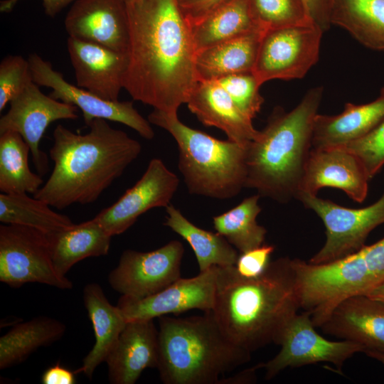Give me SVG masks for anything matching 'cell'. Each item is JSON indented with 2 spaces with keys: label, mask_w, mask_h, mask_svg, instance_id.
<instances>
[{
  "label": "cell",
  "mask_w": 384,
  "mask_h": 384,
  "mask_svg": "<svg viewBox=\"0 0 384 384\" xmlns=\"http://www.w3.org/2000/svg\"><path fill=\"white\" fill-rule=\"evenodd\" d=\"M0 119V134L14 131L28 144L33 164L41 176L48 171L47 155L40 142L48 127L60 119H76L78 108L43 94L33 80L9 102Z\"/></svg>",
  "instance_id": "4fadbf2b"
},
{
  "label": "cell",
  "mask_w": 384,
  "mask_h": 384,
  "mask_svg": "<svg viewBox=\"0 0 384 384\" xmlns=\"http://www.w3.org/2000/svg\"><path fill=\"white\" fill-rule=\"evenodd\" d=\"M67 47L77 86L105 100L117 101L123 88L127 53L71 36Z\"/></svg>",
  "instance_id": "ac0fdd59"
},
{
  "label": "cell",
  "mask_w": 384,
  "mask_h": 384,
  "mask_svg": "<svg viewBox=\"0 0 384 384\" xmlns=\"http://www.w3.org/2000/svg\"><path fill=\"white\" fill-rule=\"evenodd\" d=\"M28 193H0V221L51 234L74 224L70 218Z\"/></svg>",
  "instance_id": "1f68e13d"
},
{
  "label": "cell",
  "mask_w": 384,
  "mask_h": 384,
  "mask_svg": "<svg viewBox=\"0 0 384 384\" xmlns=\"http://www.w3.org/2000/svg\"><path fill=\"white\" fill-rule=\"evenodd\" d=\"M186 104L203 124L222 130L230 141L247 145L259 134L252 119L241 111L216 80H198Z\"/></svg>",
  "instance_id": "44dd1931"
},
{
  "label": "cell",
  "mask_w": 384,
  "mask_h": 384,
  "mask_svg": "<svg viewBox=\"0 0 384 384\" xmlns=\"http://www.w3.org/2000/svg\"><path fill=\"white\" fill-rule=\"evenodd\" d=\"M127 1H129V0H127Z\"/></svg>",
  "instance_id": "f6af8a7d"
},
{
  "label": "cell",
  "mask_w": 384,
  "mask_h": 384,
  "mask_svg": "<svg viewBox=\"0 0 384 384\" xmlns=\"http://www.w3.org/2000/svg\"><path fill=\"white\" fill-rule=\"evenodd\" d=\"M274 250L273 245L263 244L240 253L235 265L237 272L246 278L260 276L270 262V257Z\"/></svg>",
  "instance_id": "8d00e7d4"
},
{
  "label": "cell",
  "mask_w": 384,
  "mask_h": 384,
  "mask_svg": "<svg viewBox=\"0 0 384 384\" xmlns=\"http://www.w3.org/2000/svg\"><path fill=\"white\" fill-rule=\"evenodd\" d=\"M165 208L166 216L164 225L190 245L200 272L213 266L235 265L239 256L238 250L223 235L195 225L171 204Z\"/></svg>",
  "instance_id": "83f0119b"
},
{
  "label": "cell",
  "mask_w": 384,
  "mask_h": 384,
  "mask_svg": "<svg viewBox=\"0 0 384 384\" xmlns=\"http://www.w3.org/2000/svg\"><path fill=\"white\" fill-rule=\"evenodd\" d=\"M260 196L243 199L238 206L213 218L214 229L240 253L264 244L267 230L257 223Z\"/></svg>",
  "instance_id": "4dcf8cb0"
},
{
  "label": "cell",
  "mask_w": 384,
  "mask_h": 384,
  "mask_svg": "<svg viewBox=\"0 0 384 384\" xmlns=\"http://www.w3.org/2000/svg\"><path fill=\"white\" fill-rule=\"evenodd\" d=\"M370 180L361 159L344 146L311 148L297 197L317 195L321 188L330 187L361 203L366 198Z\"/></svg>",
  "instance_id": "2e32d148"
},
{
  "label": "cell",
  "mask_w": 384,
  "mask_h": 384,
  "mask_svg": "<svg viewBox=\"0 0 384 384\" xmlns=\"http://www.w3.org/2000/svg\"><path fill=\"white\" fill-rule=\"evenodd\" d=\"M47 235L53 266L63 277L85 258L107 255L112 239L95 218Z\"/></svg>",
  "instance_id": "cb8c5ba5"
},
{
  "label": "cell",
  "mask_w": 384,
  "mask_h": 384,
  "mask_svg": "<svg viewBox=\"0 0 384 384\" xmlns=\"http://www.w3.org/2000/svg\"><path fill=\"white\" fill-rule=\"evenodd\" d=\"M384 119V86L373 101L355 105L346 103L336 115L317 114L314 124L312 148L342 146L358 139Z\"/></svg>",
  "instance_id": "7402d4cb"
},
{
  "label": "cell",
  "mask_w": 384,
  "mask_h": 384,
  "mask_svg": "<svg viewBox=\"0 0 384 384\" xmlns=\"http://www.w3.org/2000/svg\"><path fill=\"white\" fill-rule=\"evenodd\" d=\"M259 368H262V363H258L257 366L240 371L233 376L223 377L220 379L218 384H242L253 382L255 378V371Z\"/></svg>",
  "instance_id": "b9f144b4"
},
{
  "label": "cell",
  "mask_w": 384,
  "mask_h": 384,
  "mask_svg": "<svg viewBox=\"0 0 384 384\" xmlns=\"http://www.w3.org/2000/svg\"><path fill=\"white\" fill-rule=\"evenodd\" d=\"M342 146L361 159L371 179L384 166V119L365 136Z\"/></svg>",
  "instance_id": "d590c367"
},
{
  "label": "cell",
  "mask_w": 384,
  "mask_h": 384,
  "mask_svg": "<svg viewBox=\"0 0 384 384\" xmlns=\"http://www.w3.org/2000/svg\"><path fill=\"white\" fill-rule=\"evenodd\" d=\"M264 34L256 31L196 53L198 80H215L232 74L252 72Z\"/></svg>",
  "instance_id": "d4e9b609"
},
{
  "label": "cell",
  "mask_w": 384,
  "mask_h": 384,
  "mask_svg": "<svg viewBox=\"0 0 384 384\" xmlns=\"http://www.w3.org/2000/svg\"><path fill=\"white\" fill-rule=\"evenodd\" d=\"M82 298L95 340L78 372L83 373L91 379L97 367L105 361L114 346L127 320L117 305L110 303L101 286L97 283L85 285Z\"/></svg>",
  "instance_id": "603a6c76"
},
{
  "label": "cell",
  "mask_w": 384,
  "mask_h": 384,
  "mask_svg": "<svg viewBox=\"0 0 384 384\" xmlns=\"http://www.w3.org/2000/svg\"><path fill=\"white\" fill-rule=\"evenodd\" d=\"M33 82L38 86L51 88L49 95L80 109L87 126L94 119H103L123 124L141 137L152 139L154 132L148 119L134 107L132 101H110L66 81L62 73L53 68L49 61L36 53L28 58Z\"/></svg>",
  "instance_id": "8fae6325"
},
{
  "label": "cell",
  "mask_w": 384,
  "mask_h": 384,
  "mask_svg": "<svg viewBox=\"0 0 384 384\" xmlns=\"http://www.w3.org/2000/svg\"><path fill=\"white\" fill-rule=\"evenodd\" d=\"M82 134L58 124L49 155L53 171L34 194L51 207L95 202L142 151V145L107 120L94 119Z\"/></svg>",
  "instance_id": "3957f363"
},
{
  "label": "cell",
  "mask_w": 384,
  "mask_h": 384,
  "mask_svg": "<svg viewBox=\"0 0 384 384\" xmlns=\"http://www.w3.org/2000/svg\"><path fill=\"white\" fill-rule=\"evenodd\" d=\"M252 18L263 32L314 23L304 0H248Z\"/></svg>",
  "instance_id": "d6a6232c"
},
{
  "label": "cell",
  "mask_w": 384,
  "mask_h": 384,
  "mask_svg": "<svg viewBox=\"0 0 384 384\" xmlns=\"http://www.w3.org/2000/svg\"><path fill=\"white\" fill-rule=\"evenodd\" d=\"M323 88H311L291 111L277 107L265 128L246 146L245 188L280 203L297 199L312 148Z\"/></svg>",
  "instance_id": "277c9868"
},
{
  "label": "cell",
  "mask_w": 384,
  "mask_h": 384,
  "mask_svg": "<svg viewBox=\"0 0 384 384\" xmlns=\"http://www.w3.org/2000/svg\"><path fill=\"white\" fill-rule=\"evenodd\" d=\"M324 334L384 353V302L365 294L339 302L319 327Z\"/></svg>",
  "instance_id": "d6986e66"
},
{
  "label": "cell",
  "mask_w": 384,
  "mask_h": 384,
  "mask_svg": "<svg viewBox=\"0 0 384 384\" xmlns=\"http://www.w3.org/2000/svg\"><path fill=\"white\" fill-rule=\"evenodd\" d=\"M156 368L165 384H218L220 376L249 362L251 353L224 334L211 311L159 318Z\"/></svg>",
  "instance_id": "5b68a950"
},
{
  "label": "cell",
  "mask_w": 384,
  "mask_h": 384,
  "mask_svg": "<svg viewBox=\"0 0 384 384\" xmlns=\"http://www.w3.org/2000/svg\"><path fill=\"white\" fill-rule=\"evenodd\" d=\"M65 331V324L44 316L14 325L0 338V369L21 363L38 348L60 339Z\"/></svg>",
  "instance_id": "4316f807"
},
{
  "label": "cell",
  "mask_w": 384,
  "mask_h": 384,
  "mask_svg": "<svg viewBox=\"0 0 384 384\" xmlns=\"http://www.w3.org/2000/svg\"><path fill=\"white\" fill-rule=\"evenodd\" d=\"M229 0H176L178 6L189 26L202 21Z\"/></svg>",
  "instance_id": "74e56055"
},
{
  "label": "cell",
  "mask_w": 384,
  "mask_h": 384,
  "mask_svg": "<svg viewBox=\"0 0 384 384\" xmlns=\"http://www.w3.org/2000/svg\"><path fill=\"white\" fill-rule=\"evenodd\" d=\"M366 295L372 299L384 302V282L375 287Z\"/></svg>",
  "instance_id": "7bdbcfd3"
},
{
  "label": "cell",
  "mask_w": 384,
  "mask_h": 384,
  "mask_svg": "<svg viewBox=\"0 0 384 384\" xmlns=\"http://www.w3.org/2000/svg\"><path fill=\"white\" fill-rule=\"evenodd\" d=\"M129 43L123 88L155 110L177 112L198 78L191 27L176 0L127 1Z\"/></svg>",
  "instance_id": "6da1fadb"
},
{
  "label": "cell",
  "mask_w": 384,
  "mask_h": 384,
  "mask_svg": "<svg viewBox=\"0 0 384 384\" xmlns=\"http://www.w3.org/2000/svg\"><path fill=\"white\" fill-rule=\"evenodd\" d=\"M218 271V266H213L196 277H180L160 292L144 298L122 295L117 306L127 321L154 319L191 309L211 311L215 304Z\"/></svg>",
  "instance_id": "9a60e30c"
},
{
  "label": "cell",
  "mask_w": 384,
  "mask_h": 384,
  "mask_svg": "<svg viewBox=\"0 0 384 384\" xmlns=\"http://www.w3.org/2000/svg\"><path fill=\"white\" fill-rule=\"evenodd\" d=\"M33 81L28 59L9 55L0 63V112Z\"/></svg>",
  "instance_id": "e575fe53"
},
{
  "label": "cell",
  "mask_w": 384,
  "mask_h": 384,
  "mask_svg": "<svg viewBox=\"0 0 384 384\" xmlns=\"http://www.w3.org/2000/svg\"><path fill=\"white\" fill-rule=\"evenodd\" d=\"M64 24L69 36L127 52V0H77L68 11Z\"/></svg>",
  "instance_id": "e0dca14e"
},
{
  "label": "cell",
  "mask_w": 384,
  "mask_h": 384,
  "mask_svg": "<svg viewBox=\"0 0 384 384\" xmlns=\"http://www.w3.org/2000/svg\"><path fill=\"white\" fill-rule=\"evenodd\" d=\"M28 144L14 131L0 134V191L3 193L34 194L43 184L40 174L28 165Z\"/></svg>",
  "instance_id": "f546056e"
},
{
  "label": "cell",
  "mask_w": 384,
  "mask_h": 384,
  "mask_svg": "<svg viewBox=\"0 0 384 384\" xmlns=\"http://www.w3.org/2000/svg\"><path fill=\"white\" fill-rule=\"evenodd\" d=\"M148 120L175 139L178 170L191 194L230 199L245 188L247 145L193 129L179 120L177 112L154 109Z\"/></svg>",
  "instance_id": "8992f818"
},
{
  "label": "cell",
  "mask_w": 384,
  "mask_h": 384,
  "mask_svg": "<svg viewBox=\"0 0 384 384\" xmlns=\"http://www.w3.org/2000/svg\"><path fill=\"white\" fill-rule=\"evenodd\" d=\"M183 253V245L178 240H171L150 252L126 250L110 272L109 284L122 296L149 297L181 277Z\"/></svg>",
  "instance_id": "7c38bea8"
},
{
  "label": "cell",
  "mask_w": 384,
  "mask_h": 384,
  "mask_svg": "<svg viewBox=\"0 0 384 384\" xmlns=\"http://www.w3.org/2000/svg\"><path fill=\"white\" fill-rule=\"evenodd\" d=\"M0 281L15 288L31 282L73 288V282L55 270L48 235L13 224L0 225Z\"/></svg>",
  "instance_id": "52a82bcc"
},
{
  "label": "cell",
  "mask_w": 384,
  "mask_h": 384,
  "mask_svg": "<svg viewBox=\"0 0 384 384\" xmlns=\"http://www.w3.org/2000/svg\"><path fill=\"white\" fill-rule=\"evenodd\" d=\"M330 21L364 46L384 51V0H333Z\"/></svg>",
  "instance_id": "484cf974"
},
{
  "label": "cell",
  "mask_w": 384,
  "mask_h": 384,
  "mask_svg": "<svg viewBox=\"0 0 384 384\" xmlns=\"http://www.w3.org/2000/svg\"><path fill=\"white\" fill-rule=\"evenodd\" d=\"M178 185V176L154 158L140 179L95 218L112 237L122 234L146 211L170 205Z\"/></svg>",
  "instance_id": "5bb4252c"
},
{
  "label": "cell",
  "mask_w": 384,
  "mask_h": 384,
  "mask_svg": "<svg viewBox=\"0 0 384 384\" xmlns=\"http://www.w3.org/2000/svg\"><path fill=\"white\" fill-rule=\"evenodd\" d=\"M20 0H3L0 2L1 12H10ZM46 14L50 17H55L63 9L77 0H41Z\"/></svg>",
  "instance_id": "ab89813d"
},
{
  "label": "cell",
  "mask_w": 384,
  "mask_h": 384,
  "mask_svg": "<svg viewBox=\"0 0 384 384\" xmlns=\"http://www.w3.org/2000/svg\"><path fill=\"white\" fill-rule=\"evenodd\" d=\"M310 314L297 313L284 328L277 345L279 353L262 363L265 379L270 380L287 368H296L321 362L331 363L340 370L354 354L364 353L363 347L355 342L326 339L315 330Z\"/></svg>",
  "instance_id": "30bf717a"
},
{
  "label": "cell",
  "mask_w": 384,
  "mask_h": 384,
  "mask_svg": "<svg viewBox=\"0 0 384 384\" xmlns=\"http://www.w3.org/2000/svg\"><path fill=\"white\" fill-rule=\"evenodd\" d=\"M323 33L315 23L265 32L252 71L260 84L302 78L319 60Z\"/></svg>",
  "instance_id": "9c48e42d"
},
{
  "label": "cell",
  "mask_w": 384,
  "mask_h": 384,
  "mask_svg": "<svg viewBox=\"0 0 384 384\" xmlns=\"http://www.w3.org/2000/svg\"><path fill=\"white\" fill-rule=\"evenodd\" d=\"M300 309L292 259L270 261L260 276L243 277L235 265L218 266L211 312L224 334L252 353L277 344L289 321Z\"/></svg>",
  "instance_id": "7a4b0ae2"
},
{
  "label": "cell",
  "mask_w": 384,
  "mask_h": 384,
  "mask_svg": "<svg viewBox=\"0 0 384 384\" xmlns=\"http://www.w3.org/2000/svg\"><path fill=\"white\" fill-rule=\"evenodd\" d=\"M307 6L311 20L323 31L330 28V13L333 0H304Z\"/></svg>",
  "instance_id": "f35d334b"
},
{
  "label": "cell",
  "mask_w": 384,
  "mask_h": 384,
  "mask_svg": "<svg viewBox=\"0 0 384 384\" xmlns=\"http://www.w3.org/2000/svg\"><path fill=\"white\" fill-rule=\"evenodd\" d=\"M215 80L241 111L251 119L260 112L264 98L260 92L261 85L253 72L232 74Z\"/></svg>",
  "instance_id": "836d02e7"
},
{
  "label": "cell",
  "mask_w": 384,
  "mask_h": 384,
  "mask_svg": "<svg viewBox=\"0 0 384 384\" xmlns=\"http://www.w3.org/2000/svg\"><path fill=\"white\" fill-rule=\"evenodd\" d=\"M191 31L196 52H198L261 30L252 18L248 0H229L191 26Z\"/></svg>",
  "instance_id": "f1b7e54d"
},
{
  "label": "cell",
  "mask_w": 384,
  "mask_h": 384,
  "mask_svg": "<svg viewBox=\"0 0 384 384\" xmlns=\"http://www.w3.org/2000/svg\"><path fill=\"white\" fill-rule=\"evenodd\" d=\"M158 335L154 319L127 321L105 362L113 384H134L147 368H156Z\"/></svg>",
  "instance_id": "ffe728a7"
},
{
  "label": "cell",
  "mask_w": 384,
  "mask_h": 384,
  "mask_svg": "<svg viewBox=\"0 0 384 384\" xmlns=\"http://www.w3.org/2000/svg\"><path fill=\"white\" fill-rule=\"evenodd\" d=\"M43 384H74L76 383L75 374L71 370L56 364L48 368L42 375Z\"/></svg>",
  "instance_id": "60d3db41"
},
{
  "label": "cell",
  "mask_w": 384,
  "mask_h": 384,
  "mask_svg": "<svg viewBox=\"0 0 384 384\" xmlns=\"http://www.w3.org/2000/svg\"><path fill=\"white\" fill-rule=\"evenodd\" d=\"M365 353L369 357L378 360L384 365V353L378 351H366Z\"/></svg>",
  "instance_id": "ee69618b"
},
{
  "label": "cell",
  "mask_w": 384,
  "mask_h": 384,
  "mask_svg": "<svg viewBox=\"0 0 384 384\" xmlns=\"http://www.w3.org/2000/svg\"><path fill=\"white\" fill-rule=\"evenodd\" d=\"M297 200L322 220L326 240L320 250L308 261L311 264L331 262L365 246L370 233L384 223V191L375 203L362 208H349L317 195L302 193Z\"/></svg>",
  "instance_id": "ba28073f"
}]
</instances>
